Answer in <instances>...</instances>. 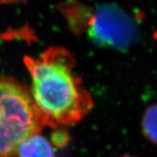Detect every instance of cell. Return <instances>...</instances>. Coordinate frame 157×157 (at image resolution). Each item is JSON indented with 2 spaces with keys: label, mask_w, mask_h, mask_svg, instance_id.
<instances>
[{
  "label": "cell",
  "mask_w": 157,
  "mask_h": 157,
  "mask_svg": "<svg viewBox=\"0 0 157 157\" xmlns=\"http://www.w3.org/2000/svg\"><path fill=\"white\" fill-rule=\"evenodd\" d=\"M24 62L31 78L30 94L44 125H70L90 113L93 99L75 74V62L67 50L52 47Z\"/></svg>",
  "instance_id": "cell-1"
},
{
  "label": "cell",
  "mask_w": 157,
  "mask_h": 157,
  "mask_svg": "<svg viewBox=\"0 0 157 157\" xmlns=\"http://www.w3.org/2000/svg\"><path fill=\"white\" fill-rule=\"evenodd\" d=\"M43 126L30 89L0 77V157H16L20 143Z\"/></svg>",
  "instance_id": "cell-2"
},
{
  "label": "cell",
  "mask_w": 157,
  "mask_h": 157,
  "mask_svg": "<svg viewBox=\"0 0 157 157\" xmlns=\"http://www.w3.org/2000/svg\"><path fill=\"white\" fill-rule=\"evenodd\" d=\"M85 7L90 18V34L98 43L122 47L134 38L133 23L117 6L107 4L96 10Z\"/></svg>",
  "instance_id": "cell-3"
},
{
  "label": "cell",
  "mask_w": 157,
  "mask_h": 157,
  "mask_svg": "<svg viewBox=\"0 0 157 157\" xmlns=\"http://www.w3.org/2000/svg\"><path fill=\"white\" fill-rule=\"evenodd\" d=\"M50 142L38 132L23 140L18 145L16 157H54Z\"/></svg>",
  "instance_id": "cell-4"
},
{
  "label": "cell",
  "mask_w": 157,
  "mask_h": 157,
  "mask_svg": "<svg viewBox=\"0 0 157 157\" xmlns=\"http://www.w3.org/2000/svg\"><path fill=\"white\" fill-rule=\"evenodd\" d=\"M144 135L151 143L157 144V105L147 108L142 120Z\"/></svg>",
  "instance_id": "cell-5"
},
{
  "label": "cell",
  "mask_w": 157,
  "mask_h": 157,
  "mask_svg": "<svg viewBox=\"0 0 157 157\" xmlns=\"http://www.w3.org/2000/svg\"><path fill=\"white\" fill-rule=\"evenodd\" d=\"M53 142L57 146L65 145L68 141V138L66 137V134L63 133H55L53 135Z\"/></svg>",
  "instance_id": "cell-6"
},
{
  "label": "cell",
  "mask_w": 157,
  "mask_h": 157,
  "mask_svg": "<svg viewBox=\"0 0 157 157\" xmlns=\"http://www.w3.org/2000/svg\"><path fill=\"white\" fill-rule=\"evenodd\" d=\"M121 157H132V156H130V155H123Z\"/></svg>",
  "instance_id": "cell-7"
}]
</instances>
